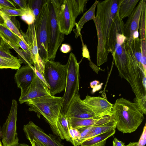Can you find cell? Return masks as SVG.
Masks as SVG:
<instances>
[{"label": "cell", "instance_id": "obj_39", "mask_svg": "<svg viewBox=\"0 0 146 146\" xmlns=\"http://www.w3.org/2000/svg\"><path fill=\"white\" fill-rule=\"evenodd\" d=\"M18 42L19 47L22 48V49L25 52L30 55L32 57L31 52L26 44L19 38L18 39Z\"/></svg>", "mask_w": 146, "mask_h": 146}, {"label": "cell", "instance_id": "obj_29", "mask_svg": "<svg viewBox=\"0 0 146 146\" xmlns=\"http://www.w3.org/2000/svg\"><path fill=\"white\" fill-rule=\"evenodd\" d=\"M1 11L9 17L16 16H24L31 11L27 5L25 8L8 9L3 8Z\"/></svg>", "mask_w": 146, "mask_h": 146}, {"label": "cell", "instance_id": "obj_21", "mask_svg": "<svg viewBox=\"0 0 146 146\" xmlns=\"http://www.w3.org/2000/svg\"><path fill=\"white\" fill-rule=\"evenodd\" d=\"M115 132V129L97 135L82 142L81 146H105L107 139L113 136Z\"/></svg>", "mask_w": 146, "mask_h": 146}, {"label": "cell", "instance_id": "obj_6", "mask_svg": "<svg viewBox=\"0 0 146 146\" xmlns=\"http://www.w3.org/2000/svg\"><path fill=\"white\" fill-rule=\"evenodd\" d=\"M67 74L66 65L53 60H48L45 62L44 76L51 95L54 96L65 90Z\"/></svg>", "mask_w": 146, "mask_h": 146}, {"label": "cell", "instance_id": "obj_31", "mask_svg": "<svg viewBox=\"0 0 146 146\" xmlns=\"http://www.w3.org/2000/svg\"><path fill=\"white\" fill-rule=\"evenodd\" d=\"M0 33L11 40L17 47L19 48L18 42L19 38L8 28L4 23L0 24Z\"/></svg>", "mask_w": 146, "mask_h": 146}, {"label": "cell", "instance_id": "obj_16", "mask_svg": "<svg viewBox=\"0 0 146 146\" xmlns=\"http://www.w3.org/2000/svg\"><path fill=\"white\" fill-rule=\"evenodd\" d=\"M36 75L35 68L32 65L23 66L17 70L15 75V81L21 92L29 87Z\"/></svg>", "mask_w": 146, "mask_h": 146}, {"label": "cell", "instance_id": "obj_12", "mask_svg": "<svg viewBox=\"0 0 146 146\" xmlns=\"http://www.w3.org/2000/svg\"><path fill=\"white\" fill-rule=\"evenodd\" d=\"M145 0L139 1L124 25L123 34L130 45L133 40L139 37V25Z\"/></svg>", "mask_w": 146, "mask_h": 146}, {"label": "cell", "instance_id": "obj_44", "mask_svg": "<svg viewBox=\"0 0 146 146\" xmlns=\"http://www.w3.org/2000/svg\"><path fill=\"white\" fill-rule=\"evenodd\" d=\"M89 65L93 69V70L95 72L98 73L99 70L101 69L100 68H98L97 66H96L91 61H89Z\"/></svg>", "mask_w": 146, "mask_h": 146}, {"label": "cell", "instance_id": "obj_47", "mask_svg": "<svg viewBox=\"0 0 146 146\" xmlns=\"http://www.w3.org/2000/svg\"><path fill=\"white\" fill-rule=\"evenodd\" d=\"M137 142H130L128 145L125 146H137Z\"/></svg>", "mask_w": 146, "mask_h": 146}, {"label": "cell", "instance_id": "obj_26", "mask_svg": "<svg viewBox=\"0 0 146 146\" xmlns=\"http://www.w3.org/2000/svg\"><path fill=\"white\" fill-rule=\"evenodd\" d=\"M130 45L139 66L143 71L141 63V49L140 39L138 37L134 39Z\"/></svg>", "mask_w": 146, "mask_h": 146}, {"label": "cell", "instance_id": "obj_51", "mask_svg": "<svg viewBox=\"0 0 146 146\" xmlns=\"http://www.w3.org/2000/svg\"><path fill=\"white\" fill-rule=\"evenodd\" d=\"M2 8L0 7V11H1Z\"/></svg>", "mask_w": 146, "mask_h": 146}, {"label": "cell", "instance_id": "obj_14", "mask_svg": "<svg viewBox=\"0 0 146 146\" xmlns=\"http://www.w3.org/2000/svg\"><path fill=\"white\" fill-rule=\"evenodd\" d=\"M96 117L113 115V104L106 98L87 95L83 100Z\"/></svg>", "mask_w": 146, "mask_h": 146}, {"label": "cell", "instance_id": "obj_46", "mask_svg": "<svg viewBox=\"0 0 146 146\" xmlns=\"http://www.w3.org/2000/svg\"><path fill=\"white\" fill-rule=\"evenodd\" d=\"M7 45H9L4 42L0 36V46H3Z\"/></svg>", "mask_w": 146, "mask_h": 146}, {"label": "cell", "instance_id": "obj_17", "mask_svg": "<svg viewBox=\"0 0 146 146\" xmlns=\"http://www.w3.org/2000/svg\"><path fill=\"white\" fill-rule=\"evenodd\" d=\"M20 32L31 52L34 64H36L38 65L44 61L39 55L34 24L28 25L26 33L21 30Z\"/></svg>", "mask_w": 146, "mask_h": 146}, {"label": "cell", "instance_id": "obj_1", "mask_svg": "<svg viewBox=\"0 0 146 146\" xmlns=\"http://www.w3.org/2000/svg\"><path fill=\"white\" fill-rule=\"evenodd\" d=\"M120 1H99L97 5L96 15L93 20L97 36L96 63L98 66L106 62L109 54L112 52L113 24L118 13Z\"/></svg>", "mask_w": 146, "mask_h": 146}, {"label": "cell", "instance_id": "obj_13", "mask_svg": "<svg viewBox=\"0 0 146 146\" xmlns=\"http://www.w3.org/2000/svg\"><path fill=\"white\" fill-rule=\"evenodd\" d=\"M79 92L74 94L67 110V118L84 119L96 117L91 109L81 100Z\"/></svg>", "mask_w": 146, "mask_h": 146}, {"label": "cell", "instance_id": "obj_8", "mask_svg": "<svg viewBox=\"0 0 146 146\" xmlns=\"http://www.w3.org/2000/svg\"><path fill=\"white\" fill-rule=\"evenodd\" d=\"M49 17L48 4L43 5L34 23L40 57L45 62L48 60V25Z\"/></svg>", "mask_w": 146, "mask_h": 146}, {"label": "cell", "instance_id": "obj_7", "mask_svg": "<svg viewBox=\"0 0 146 146\" xmlns=\"http://www.w3.org/2000/svg\"><path fill=\"white\" fill-rule=\"evenodd\" d=\"M49 13L48 25V57L53 60L57 51L64 40L65 35L59 29L56 18V0H47Z\"/></svg>", "mask_w": 146, "mask_h": 146}, {"label": "cell", "instance_id": "obj_22", "mask_svg": "<svg viewBox=\"0 0 146 146\" xmlns=\"http://www.w3.org/2000/svg\"><path fill=\"white\" fill-rule=\"evenodd\" d=\"M56 126L59 137L61 139H65L70 141L69 127L68 120L66 115L59 113L56 123Z\"/></svg>", "mask_w": 146, "mask_h": 146}, {"label": "cell", "instance_id": "obj_19", "mask_svg": "<svg viewBox=\"0 0 146 146\" xmlns=\"http://www.w3.org/2000/svg\"><path fill=\"white\" fill-rule=\"evenodd\" d=\"M146 0H145L142 9L139 29L140 35V41L141 49L142 64L144 66L146 64Z\"/></svg>", "mask_w": 146, "mask_h": 146}, {"label": "cell", "instance_id": "obj_48", "mask_svg": "<svg viewBox=\"0 0 146 146\" xmlns=\"http://www.w3.org/2000/svg\"><path fill=\"white\" fill-rule=\"evenodd\" d=\"M15 146H29V145L25 143H19Z\"/></svg>", "mask_w": 146, "mask_h": 146}, {"label": "cell", "instance_id": "obj_20", "mask_svg": "<svg viewBox=\"0 0 146 146\" xmlns=\"http://www.w3.org/2000/svg\"><path fill=\"white\" fill-rule=\"evenodd\" d=\"M99 1L96 0L89 9L83 15L80 20L75 25L76 28L73 29L75 34V37L77 38L79 36L81 30L84 24L88 21L93 20L95 17V11Z\"/></svg>", "mask_w": 146, "mask_h": 146}, {"label": "cell", "instance_id": "obj_38", "mask_svg": "<svg viewBox=\"0 0 146 146\" xmlns=\"http://www.w3.org/2000/svg\"><path fill=\"white\" fill-rule=\"evenodd\" d=\"M146 142V123L143 127V131L140 139L137 142V146H145Z\"/></svg>", "mask_w": 146, "mask_h": 146}, {"label": "cell", "instance_id": "obj_18", "mask_svg": "<svg viewBox=\"0 0 146 146\" xmlns=\"http://www.w3.org/2000/svg\"><path fill=\"white\" fill-rule=\"evenodd\" d=\"M69 126L73 128L78 129L81 128L107 123L113 119V115H106L87 119H80L67 118Z\"/></svg>", "mask_w": 146, "mask_h": 146}, {"label": "cell", "instance_id": "obj_50", "mask_svg": "<svg viewBox=\"0 0 146 146\" xmlns=\"http://www.w3.org/2000/svg\"><path fill=\"white\" fill-rule=\"evenodd\" d=\"M0 146H3L1 141L0 140Z\"/></svg>", "mask_w": 146, "mask_h": 146}, {"label": "cell", "instance_id": "obj_23", "mask_svg": "<svg viewBox=\"0 0 146 146\" xmlns=\"http://www.w3.org/2000/svg\"><path fill=\"white\" fill-rule=\"evenodd\" d=\"M139 1V0H120L118 9L119 17L123 20L128 17Z\"/></svg>", "mask_w": 146, "mask_h": 146}, {"label": "cell", "instance_id": "obj_30", "mask_svg": "<svg viewBox=\"0 0 146 146\" xmlns=\"http://www.w3.org/2000/svg\"><path fill=\"white\" fill-rule=\"evenodd\" d=\"M47 0H27V5L32 11L36 19L40 12L43 5Z\"/></svg>", "mask_w": 146, "mask_h": 146}, {"label": "cell", "instance_id": "obj_41", "mask_svg": "<svg viewBox=\"0 0 146 146\" xmlns=\"http://www.w3.org/2000/svg\"><path fill=\"white\" fill-rule=\"evenodd\" d=\"M71 49V47L69 44H62L60 48L61 52L64 53L69 52Z\"/></svg>", "mask_w": 146, "mask_h": 146}, {"label": "cell", "instance_id": "obj_28", "mask_svg": "<svg viewBox=\"0 0 146 146\" xmlns=\"http://www.w3.org/2000/svg\"><path fill=\"white\" fill-rule=\"evenodd\" d=\"M88 1V0H70L72 10L76 18L85 11Z\"/></svg>", "mask_w": 146, "mask_h": 146}, {"label": "cell", "instance_id": "obj_40", "mask_svg": "<svg viewBox=\"0 0 146 146\" xmlns=\"http://www.w3.org/2000/svg\"><path fill=\"white\" fill-rule=\"evenodd\" d=\"M13 1L20 8H25L27 5V0H13Z\"/></svg>", "mask_w": 146, "mask_h": 146}, {"label": "cell", "instance_id": "obj_45", "mask_svg": "<svg viewBox=\"0 0 146 146\" xmlns=\"http://www.w3.org/2000/svg\"><path fill=\"white\" fill-rule=\"evenodd\" d=\"M99 83L100 82L96 80L93 81L90 83V86L91 88L93 89L96 86H98Z\"/></svg>", "mask_w": 146, "mask_h": 146}, {"label": "cell", "instance_id": "obj_4", "mask_svg": "<svg viewBox=\"0 0 146 146\" xmlns=\"http://www.w3.org/2000/svg\"><path fill=\"white\" fill-rule=\"evenodd\" d=\"M62 97L51 95L29 100L26 104L29 106L28 110L42 115L49 124L53 133L59 136L56 123L62 104Z\"/></svg>", "mask_w": 146, "mask_h": 146}, {"label": "cell", "instance_id": "obj_37", "mask_svg": "<svg viewBox=\"0 0 146 146\" xmlns=\"http://www.w3.org/2000/svg\"><path fill=\"white\" fill-rule=\"evenodd\" d=\"M82 43V55L83 58H87L88 60L90 61L91 60L90 56L89 50L87 48V46L84 44L82 38V35L80 34L79 35Z\"/></svg>", "mask_w": 146, "mask_h": 146}, {"label": "cell", "instance_id": "obj_36", "mask_svg": "<svg viewBox=\"0 0 146 146\" xmlns=\"http://www.w3.org/2000/svg\"><path fill=\"white\" fill-rule=\"evenodd\" d=\"M21 18L28 25L34 24L36 20L32 11L27 15L21 17Z\"/></svg>", "mask_w": 146, "mask_h": 146}, {"label": "cell", "instance_id": "obj_2", "mask_svg": "<svg viewBox=\"0 0 146 146\" xmlns=\"http://www.w3.org/2000/svg\"><path fill=\"white\" fill-rule=\"evenodd\" d=\"M124 23L117 15L114 21L113 31V50L111 54L119 76L127 79L137 72L139 66L132 49L124 35Z\"/></svg>", "mask_w": 146, "mask_h": 146}, {"label": "cell", "instance_id": "obj_27", "mask_svg": "<svg viewBox=\"0 0 146 146\" xmlns=\"http://www.w3.org/2000/svg\"><path fill=\"white\" fill-rule=\"evenodd\" d=\"M0 14L3 19L4 23L7 28L26 44L20 31L11 20L10 17L6 15L1 11H0Z\"/></svg>", "mask_w": 146, "mask_h": 146}, {"label": "cell", "instance_id": "obj_32", "mask_svg": "<svg viewBox=\"0 0 146 146\" xmlns=\"http://www.w3.org/2000/svg\"><path fill=\"white\" fill-rule=\"evenodd\" d=\"M70 141L74 146H80L79 141L80 137V131L77 129L69 126Z\"/></svg>", "mask_w": 146, "mask_h": 146}, {"label": "cell", "instance_id": "obj_10", "mask_svg": "<svg viewBox=\"0 0 146 146\" xmlns=\"http://www.w3.org/2000/svg\"><path fill=\"white\" fill-rule=\"evenodd\" d=\"M17 106V101L13 100L9 114L2 127L3 146H15L19 144L16 125Z\"/></svg>", "mask_w": 146, "mask_h": 146}, {"label": "cell", "instance_id": "obj_3", "mask_svg": "<svg viewBox=\"0 0 146 146\" xmlns=\"http://www.w3.org/2000/svg\"><path fill=\"white\" fill-rule=\"evenodd\" d=\"M116 128L123 133L135 131L144 119L135 104L123 98L117 99L113 108Z\"/></svg>", "mask_w": 146, "mask_h": 146}, {"label": "cell", "instance_id": "obj_34", "mask_svg": "<svg viewBox=\"0 0 146 146\" xmlns=\"http://www.w3.org/2000/svg\"><path fill=\"white\" fill-rule=\"evenodd\" d=\"M11 48H12L9 45L0 46V56L12 59L17 58L10 54L9 50Z\"/></svg>", "mask_w": 146, "mask_h": 146}, {"label": "cell", "instance_id": "obj_43", "mask_svg": "<svg viewBox=\"0 0 146 146\" xmlns=\"http://www.w3.org/2000/svg\"><path fill=\"white\" fill-rule=\"evenodd\" d=\"M32 146H46L42 143L36 140L30 141Z\"/></svg>", "mask_w": 146, "mask_h": 146}, {"label": "cell", "instance_id": "obj_33", "mask_svg": "<svg viewBox=\"0 0 146 146\" xmlns=\"http://www.w3.org/2000/svg\"><path fill=\"white\" fill-rule=\"evenodd\" d=\"M134 103L139 111L143 115H146V97L140 99L135 97L134 99Z\"/></svg>", "mask_w": 146, "mask_h": 146}, {"label": "cell", "instance_id": "obj_42", "mask_svg": "<svg viewBox=\"0 0 146 146\" xmlns=\"http://www.w3.org/2000/svg\"><path fill=\"white\" fill-rule=\"evenodd\" d=\"M113 146H125V143L114 138L113 141Z\"/></svg>", "mask_w": 146, "mask_h": 146}, {"label": "cell", "instance_id": "obj_5", "mask_svg": "<svg viewBox=\"0 0 146 146\" xmlns=\"http://www.w3.org/2000/svg\"><path fill=\"white\" fill-rule=\"evenodd\" d=\"M67 77L64 94L62 98L60 113L65 115L68 108L75 93L79 90V64L76 58L70 53L66 64Z\"/></svg>", "mask_w": 146, "mask_h": 146}, {"label": "cell", "instance_id": "obj_35", "mask_svg": "<svg viewBox=\"0 0 146 146\" xmlns=\"http://www.w3.org/2000/svg\"><path fill=\"white\" fill-rule=\"evenodd\" d=\"M0 7L2 9H17L16 4L12 0H0Z\"/></svg>", "mask_w": 146, "mask_h": 146}, {"label": "cell", "instance_id": "obj_24", "mask_svg": "<svg viewBox=\"0 0 146 146\" xmlns=\"http://www.w3.org/2000/svg\"><path fill=\"white\" fill-rule=\"evenodd\" d=\"M116 123L113 118L112 120L106 123L96 125L91 131L87 139L112 129H115Z\"/></svg>", "mask_w": 146, "mask_h": 146}, {"label": "cell", "instance_id": "obj_49", "mask_svg": "<svg viewBox=\"0 0 146 146\" xmlns=\"http://www.w3.org/2000/svg\"><path fill=\"white\" fill-rule=\"evenodd\" d=\"M3 23H4L3 19L0 14V24H3Z\"/></svg>", "mask_w": 146, "mask_h": 146}, {"label": "cell", "instance_id": "obj_11", "mask_svg": "<svg viewBox=\"0 0 146 146\" xmlns=\"http://www.w3.org/2000/svg\"><path fill=\"white\" fill-rule=\"evenodd\" d=\"M23 129L27 139L29 141L36 140L46 146H64L58 137L46 134L32 121H29L24 125Z\"/></svg>", "mask_w": 146, "mask_h": 146}, {"label": "cell", "instance_id": "obj_25", "mask_svg": "<svg viewBox=\"0 0 146 146\" xmlns=\"http://www.w3.org/2000/svg\"><path fill=\"white\" fill-rule=\"evenodd\" d=\"M21 64L18 58L12 59L0 56V69L11 68L17 70L20 68Z\"/></svg>", "mask_w": 146, "mask_h": 146}, {"label": "cell", "instance_id": "obj_9", "mask_svg": "<svg viewBox=\"0 0 146 146\" xmlns=\"http://www.w3.org/2000/svg\"><path fill=\"white\" fill-rule=\"evenodd\" d=\"M56 18L59 30L64 35L70 34L76 24L70 0H56Z\"/></svg>", "mask_w": 146, "mask_h": 146}, {"label": "cell", "instance_id": "obj_15", "mask_svg": "<svg viewBox=\"0 0 146 146\" xmlns=\"http://www.w3.org/2000/svg\"><path fill=\"white\" fill-rule=\"evenodd\" d=\"M50 95L47 87L36 75L29 87L21 92L19 101L21 104L32 99Z\"/></svg>", "mask_w": 146, "mask_h": 146}]
</instances>
